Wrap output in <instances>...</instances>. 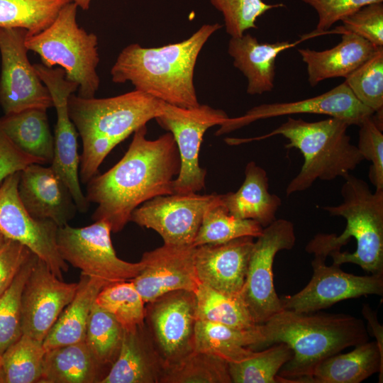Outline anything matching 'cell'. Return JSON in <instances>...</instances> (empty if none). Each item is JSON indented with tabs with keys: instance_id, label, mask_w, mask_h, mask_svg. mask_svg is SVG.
Segmentation results:
<instances>
[{
	"instance_id": "40",
	"label": "cell",
	"mask_w": 383,
	"mask_h": 383,
	"mask_svg": "<svg viewBox=\"0 0 383 383\" xmlns=\"http://www.w3.org/2000/svg\"><path fill=\"white\" fill-rule=\"evenodd\" d=\"M37 255L31 252L11 284L0 296V357L22 335L21 297Z\"/></svg>"
},
{
	"instance_id": "3",
	"label": "cell",
	"mask_w": 383,
	"mask_h": 383,
	"mask_svg": "<svg viewBox=\"0 0 383 383\" xmlns=\"http://www.w3.org/2000/svg\"><path fill=\"white\" fill-rule=\"evenodd\" d=\"M222 26H201L187 39L157 48L132 43L124 48L111 69L114 83L131 82L135 90L182 108L200 104L194 84V68L209 38Z\"/></svg>"
},
{
	"instance_id": "16",
	"label": "cell",
	"mask_w": 383,
	"mask_h": 383,
	"mask_svg": "<svg viewBox=\"0 0 383 383\" xmlns=\"http://www.w3.org/2000/svg\"><path fill=\"white\" fill-rule=\"evenodd\" d=\"M326 260L314 256L313 274L299 292L280 298L284 310L296 313H314L349 299L383 294V275L358 276L342 270L340 265L328 266Z\"/></svg>"
},
{
	"instance_id": "14",
	"label": "cell",
	"mask_w": 383,
	"mask_h": 383,
	"mask_svg": "<svg viewBox=\"0 0 383 383\" xmlns=\"http://www.w3.org/2000/svg\"><path fill=\"white\" fill-rule=\"evenodd\" d=\"M18 180L19 172L0 182V232L28 248L62 279L69 266L58 251L59 227L51 220L35 218L28 212L18 194Z\"/></svg>"
},
{
	"instance_id": "49",
	"label": "cell",
	"mask_w": 383,
	"mask_h": 383,
	"mask_svg": "<svg viewBox=\"0 0 383 383\" xmlns=\"http://www.w3.org/2000/svg\"><path fill=\"white\" fill-rule=\"evenodd\" d=\"M6 238L4 236V235L0 232V247L3 245V243L6 240Z\"/></svg>"
},
{
	"instance_id": "8",
	"label": "cell",
	"mask_w": 383,
	"mask_h": 383,
	"mask_svg": "<svg viewBox=\"0 0 383 383\" xmlns=\"http://www.w3.org/2000/svg\"><path fill=\"white\" fill-rule=\"evenodd\" d=\"M111 229L105 221H96L82 228L69 224L58 228L57 244L62 259L79 269L82 274L107 284L130 281L143 268V261L129 262L120 259L113 248Z\"/></svg>"
},
{
	"instance_id": "26",
	"label": "cell",
	"mask_w": 383,
	"mask_h": 383,
	"mask_svg": "<svg viewBox=\"0 0 383 383\" xmlns=\"http://www.w3.org/2000/svg\"><path fill=\"white\" fill-rule=\"evenodd\" d=\"M377 372L382 382L383 355L375 341L367 340L322 360L306 383H360Z\"/></svg>"
},
{
	"instance_id": "10",
	"label": "cell",
	"mask_w": 383,
	"mask_h": 383,
	"mask_svg": "<svg viewBox=\"0 0 383 383\" xmlns=\"http://www.w3.org/2000/svg\"><path fill=\"white\" fill-rule=\"evenodd\" d=\"M228 118L224 111L205 104L182 108L164 102L162 113L155 119L172 133L179 155L180 168L172 182L173 194L197 193L204 188L206 170L199 162L203 137L209 128L221 126Z\"/></svg>"
},
{
	"instance_id": "47",
	"label": "cell",
	"mask_w": 383,
	"mask_h": 383,
	"mask_svg": "<svg viewBox=\"0 0 383 383\" xmlns=\"http://www.w3.org/2000/svg\"><path fill=\"white\" fill-rule=\"evenodd\" d=\"M362 315L367 319L370 330L376 338V343L378 345L380 353L383 355V329L379 323L375 313L367 306L362 307Z\"/></svg>"
},
{
	"instance_id": "39",
	"label": "cell",
	"mask_w": 383,
	"mask_h": 383,
	"mask_svg": "<svg viewBox=\"0 0 383 383\" xmlns=\"http://www.w3.org/2000/svg\"><path fill=\"white\" fill-rule=\"evenodd\" d=\"M95 303L110 313L123 329L144 324L145 303L131 281L107 284Z\"/></svg>"
},
{
	"instance_id": "6",
	"label": "cell",
	"mask_w": 383,
	"mask_h": 383,
	"mask_svg": "<svg viewBox=\"0 0 383 383\" xmlns=\"http://www.w3.org/2000/svg\"><path fill=\"white\" fill-rule=\"evenodd\" d=\"M350 125L343 120L329 117L309 122L289 116L287 121L271 132L248 138H226L231 145L262 140L282 135L289 140L287 148L298 149L304 157L299 172L286 189L287 196L310 188L317 179L333 180L345 178L364 158L357 147L350 143L348 134Z\"/></svg>"
},
{
	"instance_id": "32",
	"label": "cell",
	"mask_w": 383,
	"mask_h": 383,
	"mask_svg": "<svg viewBox=\"0 0 383 383\" xmlns=\"http://www.w3.org/2000/svg\"><path fill=\"white\" fill-rule=\"evenodd\" d=\"M263 228L255 221L231 214L220 198L219 201L206 211L192 246L222 243L244 236L256 238L262 234Z\"/></svg>"
},
{
	"instance_id": "25",
	"label": "cell",
	"mask_w": 383,
	"mask_h": 383,
	"mask_svg": "<svg viewBox=\"0 0 383 383\" xmlns=\"http://www.w3.org/2000/svg\"><path fill=\"white\" fill-rule=\"evenodd\" d=\"M223 205L235 217L250 219L265 228L276 218L282 204L277 195L269 192L267 172L255 162H250L245 169V179L235 192L221 194Z\"/></svg>"
},
{
	"instance_id": "35",
	"label": "cell",
	"mask_w": 383,
	"mask_h": 383,
	"mask_svg": "<svg viewBox=\"0 0 383 383\" xmlns=\"http://www.w3.org/2000/svg\"><path fill=\"white\" fill-rule=\"evenodd\" d=\"M293 356L284 343L273 344L262 350H253L246 359L228 363L232 383H277L282 367Z\"/></svg>"
},
{
	"instance_id": "48",
	"label": "cell",
	"mask_w": 383,
	"mask_h": 383,
	"mask_svg": "<svg viewBox=\"0 0 383 383\" xmlns=\"http://www.w3.org/2000/svg\"><path fill=\"white\" fill-rule=\"evenodd\" d=\"M77 4L78 7H80L83 10H88L91 0H72Z\"/></svg>"
},
{
	"instance_id": "13",
	"label": "cell",
	"mask_w": 383,
	"mask_h": 383,
	"mask_svg": "<svg viewBox=\"0 0 383 383\" xmlns=\"http://www.w3.org/2000/svg\"><path fill=\"white\" fill-rule=\"evenodd\" d=\"M33 66L49 90L57 113L54 156L50 167L68 187L77 211L86 213L90 203L83 194L80 185L78 132L68 111V99L78 89L79 86L65 78L62 68H49L43 64H34Z\"/></svg>"
},
{
	"instance_id": "19",
	"label": "cell",
	"mask_w": 383,
	"mask_h": 383,
	"mask_svg": "<svg viewBox=\"0 0 383 383\" xmlns=\"http://www.w3.org/2000/svg\"><path fill=\"white\" fill-rule=\"evenodd\" d=\"M194 249L192 245L163 244L143 253L140 260L143 268L130 281L145 304L172 291L195 292L200 282L195 270Z\"/></svg>"
},
{
	"instance_id": "15",
	"label": "cell",
	"mask_w": 383,
	"mask_h": 383,
	"mask_svg": "<svg viewBox=\"0 0 383 383\" xmlns=\"http://www.w3.org/2000/svg\"><path fill=\"white\" fill-rule=\"evenodd\" d=\"M220 198L216 193L157 196L136 208L130 221L154 230L164 244L192 245L206 211Z\"/></svg>"
},
{
	"instance_id": "46",
	"label": "cell",
	"mask_w": 383,
	"mask_h": 383,
	"mask_svg": "<svg viewBox=\"0 0 383 383\" xmlns=\"http://www.w3.org/2000/svg\"><path fill=\"white\" fill-rule=\"evenodd\" d=\"M33 163L44 164L40 160L20 150L0 125V182L9 175L20 172Z\"/></svg>"
},
{
	"instance_id": "45",
	"label": "cell",
	"mask_w": 383,
	"mask_h": 383,
	"mask_svg": "<svg viewBox=\"0 0 383 383\" xmlns=\"http://www.w3.org/2000/svg\"><path fill=\"white\" fill-rule=\"evenodd\" d=\"M31 252L21 243L7 238L0 247V296L11 284Z\"/></svg>"
},
{
	"instance_id": "22",
	"label": "cell",
	"mask_w": 383,
	"mask_h": 383,
	"mask_svg": "<svg viewBox=\"0 0 383 383\" xmlns=\"http://www.w3.org/2000/svg\"><path fill=\"white\" fill-rule=\"evenodd\" d=\"M166 367L144 323L123 329L118 357L101 383H161Z\"/></svg>"
},
{
	"instance_id": "36",
	"label": "cell",
	"mask_w": 383,
	"mask_h": 383,
	"mask_svg": "<svg viewBox=\"0 0 383 383\" xmlns=\"http://www.w3.org/2000/svg\"><path fill=\"white\" fill-rule=\"evenodd\" d=\"M194 293L197 319L243 329L257 326L240 296H227L203 284Z\"/></svg>"
},
{
	"instance_id": "29",
	"label": "cell",
	"mask_w": 383,
	"mask_h": 383,
	"mask_svg": "<svg viewBox=\"0 0 383 383\" xmlns=\"http://www.w3.org/2000/svg\"><path fill=\"white\" fill-rule=\"evenodd\" d=\"M262 340L259 325L251 328H238L196 319L194 350L216 355L228 363L248 357Z\"/></svg>"
},
{
	"instance_id": "17",
	"label": "cell",
	"mask_w": 383,
	"mask_h": 383,
	"mask_svg": "<svg viewBox=\"0 0 383 383\" xmlns=\"http://www.w3.org/2000/svg\"><path fill=\"white\" fill-rule=\"evenodd\" d=\"M299 113L326 115L360 126L374 111L361 104L345 82L314 97L282 103L263 104L252 107L241 116L228 117L216 132L221 135L257 120Z\"/></svg>"
},
{
	"instance_id": "42",
	"label": "cell",
	"mask_w": 383,
	"mask_h": 383,
	"mask_svg": "<svg viewBox=\"0 0 383 383\" xmlns=\"http://www.w3.org/2000/svg\"><path fill=\"white\" fill-rule=\"evenodd\" d=\"M342 26L323 33H353L367 40L376 47H383V3L367 5L343 18Z\"/></svg>"
},
{
	"instance_id": "12",
	"label": "cell",
	"mask_w": 383,
	"mask_h": 383,
	"mask_svg": "<svg viewBox=\"0 0 383 383\" xmlns=\"http://www.w3.org/2000/svg\"><path fill=\"white\" fill-rule=\"evenodd\" d=\"M196 319L194 292L172 291L145 304V326L167 367L194 350Z\"/></svg>"
},
{
	"instance_id": "24",
	"label": "cell",
	"mask_w": 383,
	"mask_h": 383,
	"mask_svg": "<svg viewBox=\"0 0 383 383\" xmlns=\"http://www.w3.org/2000/svg\"><path fill=\"white\" fill-rule=\"evenodd\" d=\"M377 48L359 35L344 33L341 40L330 49L316 51L300 48L298 52L306 65L309 83L315 87L327 79L347 77Z\"/></svg>"
},
{
	"instance_id": "34",
	"label": "cell",
	"mask_w": 383,
	"mask_h": 383,
	"mask_svg": "<svg viewBox=\"0 0 383 383\" xmlns=\"http://www.w3.org/2000/svg\"><path fill=\"white\" fill-rule=\"evenodd\" d=\"M123 335V328L118 321L94 303L84 340L95 360L107 373L118 357Z\"/></svg>"
},
{
	"instance_id": "5",
	"label": "cell",
	"mask_w": 383,
	"mask_h": 383,
	"mask_svg": "<svg viewBox=\"0 0 383 383\" xmlns=\"http://www.w3.org/2000/svg\"><path fill=\"white\" fill-rule=\"evenodd\" d=\"M163 105L164 101L135 89L102 99L70 95L69 114L82 142L80 181L87 184L96 175L109 152L137 129L159 116Z\"/></svg>"
},
{
	"instance_id": "20",
	"label": "cell",
	"mask_w": 383,
	"mask_h": 383,
	"mask_svg": "<svg viewBox=\"0 0 383 383\" xmlns=\"http://www.w3.org/2000/svg\"><path fill=\"white\" fill-rule=\"evenodd\" d=\"M251 236L195 247L194 259L200 284L229 296H239L254 245Z\"/></svg>"
},
{
	"instance_id": "50",
	"label": "cell",
	"mask_w": 383,
	"mask_h": 383,
	"mask_svg": "<svg viewBox=\"0 0 383 383\" xmlns=\"http://www.w3.org/2000/svg\"><path fill=\"white\" fill-rule=\"evenodd\" d=\"M0 383H4V377L0 365Z\"/></svg>"
},
{
	"instance_id": "9",
	"label": "cell",
	"mask_w": 383,
	"mask_h": 383,
	"mask_svg": "<svg viewBox=\"0 0 383 383\" xmlns=\"http://www.w3.org/2000/svg\"><path fill=\"white\" fill-rule=\"evenodd\" d=\"M295 243L294 224L283 218L264 228L254 242L239 296L257 325L265 323L282 310L274 286L273 262L278 252L291 250Z\"/></svg>"
},
{
	"instance_id": "4",
	"label": "cell",
	"mask_w": 383,
	"mask_h": 383,
	"mask_svg": "<svg viewBox=\"0 0 383 383\" xmlns=\"http://www.w3.org/2000/svg\"><path fill=\"white\" fill-rule=\"evenodd\" d=\"M343 202L322 207L330 216L346 221L343 232L317 233L306 251L341 265L353 263L371 274L383 275V189L373 192L367 183L352 174L345 178Z\"/></svg>"
},
{
	"instance_id": "44",
	"label": "cell",
	"mask_w": 383,
	"mask_h": 383,
	"mask_svg": "<svg viewBox=\"0 0 383 383\" xmlns=\"http://www.w3.org/2000/svg\"><path fill=\"white\" fill-rule=\"evenodd\" d=\"M317 13L318 20L314 30L301 37L304 41L322 35L333 24L352 15L361 8L383 0H301Z\"/></svg>"
},
{
	"instance_id": "18",
	"label": "cell",
	"mask_w": 383,
	"mask_h": 383,
	"mask_svg": "<svg viewBox=\"0 0 383 383\" xmlns=\"http://www.w3.org/2000/svg\"><path fill=\"white\" fill-rule=\"evenodd\" d=\"M77 287L78 282L67 283L55 276L37 256L22 293L23 334L43 343Z\"/></svg>"
},
{
	"instance_id": "7",
	"label": "cell",
	"mask_w": 383,
	"mask_h": 383,
	"mask_svg": "<svg viewBox=\"0 0 383 383\" xmlns=\"http://www.w3.org/2000/svg\"><path fill=\"white\" fill-rule=\"evenodd\" d=\"M77 7L73 1L66 4L49 27L35 35L27 34L25 45L40 57L44 66H60L65 78L78 84L77 96L90 99L100 84L98 38L77 24Z\"/></svg>"
},
{
	"instance_id": "30",
	"label": "cell",
	"mask_w": 383,
	"mask_h": 383,
	"mask_svg": "<svg viewBox=\"0 0 383 383\" xmlns=\"http://www.w3.org/2000/svg\"><path fill=\"white\" fill-rule=\"evenodd\" d=\"M46 111L41 109H29L4 114L0 117V125L20 150L44 164H51L54 156V136Z\"/></svg>"
},
{
	"instance_id": "41",
	"label": "cell",
	"mask_w": 383,
	"mask_h": 383,
	"mask_svg": "<svg viewBox=\"0 0 383 383\" xmlns=\"http://www.w3.org/2000/svg\"><path fill=\"white\" fill-rule=\"evenodd\" d=\"M221 13L226 32L231 37H240L256 28L257 19L267 11L284 6L282 3L269 4L262 0H209Z\"/></svg>"
},
{
	"instance_id": "33",
	"label": "cell",
	"mask_w": 383,
	"mask_h": 383,
	"mask_svg": "<svg viewBox=\"0 0 383 383\" xmlns=\"http://www.w3.org/2000/svg\"><path fill=\"white\" fill-rule=\"evenodd\" d=\"M45 353L42 342L23 334L0 357L4 383H39Z\"/></svg>"
},
{
	"instance_id": "38",
	"label": "cell",
	"mask_w": 383,
	"mask_h": 383,
	"mask_svg": "<svg viewBox=\"0 0 383 383\" xmlns=\"http://www.w3.org/2000/svg\"><path fill=\"white\" fill-rule=\"evenodd\" d=\"M345 79L344 82L357 100L374 111L377 121L383 122V47L377 48Z\"/></svg>"
},
{
	"instance_id": "43",
	"label": "cell",
	"mask_w": 383,
	"mask_h": 383,
	"mask_svg": "<svg viewBox=\"0 0 383 383\" xmlns=\"http://www.w3.org/2000/svg\"><path fill=\"white\" fill-rule=\"evenodd\" d=\"M372 115L365 118L359 126L357 147L364 160L372 162L369 177L375 189H383V134Z\"/></svg>"
},
{
	"instance_id": "37",
	"label": "cell",
	"mask_w": 383,
	"mask_h": 383,
	"mask_svg": "<svg viewBox=\"0 0 383 383\" xmlns=\"http://www.w3.org/2000/svg\"><path fill=\"white\" fill-rule=\"evenodd\" d=\"M161 383H232L228 363L204 352L194 350L166 367Z\"/></svg>"
},
{
	"instance_id": "1",
	"label": "cell",
	"mask_w": 383,
	"mask_h": 383,
	"mask_svg": "<svg viewBox=\"0 0 383 383\" xmlns=\"http://www.w3.org/2000/svg\"><path fill=\"white\" fill-rule=\"evenodd\" d=\"M146 134V125L137 129L123 157L87 183L86 198L97 205L92 219L106 221L113 233L121 231L144 202L173 194L180 168L175 140L170 132L152 140Z\"/></svg>"
},
{
	"instance_id": "2",
	"label": "cell",
	"mask_w": 383,
	"mask_h": 383,
	"mask_svg": "<svg viewBox=\"0 0 383 383\" xmlns=\"http://www.w3.org/2000/svg\"><path fill=\"white\" fill-rule=\"evenodd\" d=\"M257 350L286 343L292 357L280 369L277 383H306L324 359L369 340L363 321L344 314L296 313L282 309L259 325Z\"/></svg>"
},
{
	"instance_id": "21",
	"label": "cell",
	"mask_w": 383,
	"mask_h": 383,
	"mask_svg": "<svg viewBox=\"0 0 383 383\" xmlns=\"http://www.w3.org/2000/svg\"><path fill=\"white\" fill-rule=\"evenodd\" d=\"M18 194L33 217L51 220L58 227L67 225L78 211L68 187L50 166L33 163L20 171Z\"/></svg>"
},
{
	"instance_id": "31",
	"label": "cell",
	"mask_w": 383,
	"mask_h": 383,
	"mask_svg": "<svg viewBox=\"0 0 383 383\" xmlns=\"http://www.w3.org/2000/svg\"><path fill=\"white\" fill-rule=\"evenodd\" d=\"M72 0H0V27L19 28L35 35L49 27Z\"/></svg>"
},
{
	"instance_id": "11",
	"label": "cell",
	"mask_w": 383,
	"mask_h": 383,
	"mask_svg": "<svg viewBox=\"0 0 383 383\" xmlns=\"http://www.w3.org/2000/svg\"><path fill=\"white\" fill-rule=\"evenodd\" d=\"M26 35L23 28L0 27V106L4 114L53 106L49 90L28 58Z\"/></svg>"
},
{
	"instance_id": "27",
	"label": "cell",
	"mask_w": 383,
	"mask_h": 383,
	"mask_svg": "<svg viewBox=\"0 0 383 383\" xmlns=\"http://www.w3.org/2000/svg\"><path fill=\"white\" fill-rule=\"evenodd\" d=\"M106 374L83 340L47 350L39 383H101Z\"/></svg>"
},
{
	"instance_id": "28",
	"label": "cell",
	"mask_w": 383,
	"mask_h": 383,
	"mask_svg": "<svg viewBox=\"0 0 383 383\" xmlns=\"http://www.w3.org/2000/svg\"><path fill=\"white\" fill-rule=\"evenodd\" d=\"M106 285L102 280L81 274L74 298L63 309L43 342L46 351L84 340L92 306L98 294Z\"/></svg>"
},
{
	"instance_id": "23",
	"label": "cell",
	"mask_w": 383,
	"mask_h": 383,
	"mask_svg": "<svg viewBox=\"0 0 383 383\" xmlns=\"http://www.w3.org/2000/svg\"><path fill=\"white\" fill-rule=\"evenodd\" d=\"M304 40L260 43L250 33L231 37L228 52L233 66L246 77V91L250 95L272 91L274 87L275 61L278 55L296 47Z\"/></svg>"
}]
</instances>
